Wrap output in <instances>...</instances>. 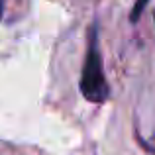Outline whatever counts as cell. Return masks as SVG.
I'll return each instance as SVG.
<instances>
[{"label":"cell","mask_w":155,"mask_h":155,"mask_svg":"<svg viewBox=\"0 0 155 155\" xmlns=\"http://www.w3.org/2000/svg\"><path fill=\"white\" fill-rule=\"evenodd\" d=\"M147 2L149 0H136V2H134V8H132V12H130V22L132 24H136L137 20H140V16H141V12L145 10Z\"/></svg>","instance_id":"2"},{"label":"cell","mask_w":155,"mask_h":155,"mask_svg":"<svg viewBox=\"0 0 155 155\" xmlns=\"http://www.w3.org/2000/svg\"><path fill=\"white\" fill-rule=\"evenodd\" d=\"M79 88L83 96L92 104H102L110 98V84L104 75L102 53H100V39H98V24H92L88 30L87 41V55L81 69Z\"/></svg>","instance_id":"1"}]
</instances>
